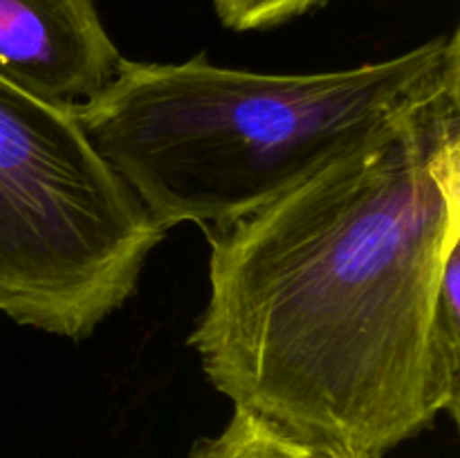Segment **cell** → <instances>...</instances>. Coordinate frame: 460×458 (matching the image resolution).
Masks as SVG:
<instances>
[{
	"label": "cell",
	"mask_w": 460,
	"mask_h": 458,
	"mask_svg": "<svg viewBox=\"0 0 460 458\" xmlns=\"http://www.w3.org/2000/svg\"><path fill=\"white\" fill-rule=\"evenodd\" d=\"M460 76V34L380 63L259 75L196 57L121 58L115 79L72 106L99 155L162 229H218L268 207L395 115Z\"/></svg>",
	"instance_id": "7a4b0ae2"
},
{
	"label": "cell",
	"mask_w": 460,
	"mask_h": 458,
	"mask_svg": "<svg viewBox=\"0 0 460 458\" xmlns=\"http://www.w3.org/2000/svg\"><path fill=\"white\" fill-rule=\"evenodd\" d=\"M205 233L209 301L189 344L234 409L331 458H382L440 411L458 420L434 305L460 247V76Z\"/></svg>",
	"instance_id": "6da1fadb"
},
{
	"label": "cell",
	"mask_w": 460,
	"mask_h": 458,
	"mask_svg": "<svg viewBox=\"0 0 460 458\" xmlns=\"http://www.w3.org/2000/svg\"><path fill=\"white\" fill-rule=\"evenodd\" d=\"M434 323L443 350L460 366V247L449 254L436 292Z\"/></svg>",
	"instance_id": "52a82bcc"
},
{
	"label": "cell",
	"mask_w": 460,
	"mask_h": 458,
	"mask_svg": "<svg viewBox=\"0 0 460 458\" xmlns=\"http://www.w3.org/2000/svg\"><path fill=\"white\" fill-rule=\"evenodd\" d=\"M121 58L94 0H0V79L31 97L85 103Z\"/></svg>",
	"instance_id": "277c9868"
},
{
	"label": "cell",
	"mask_w": 460,
	"mask_h": 458,
	"mask_svg": "<svg viewBox=\"0 0 460 458\" xmlns=\"http://www.w3.org/2000/svg\"><path fill=\"white\" fill-rule=\"evenodd\" d=\"M162 238L72 106L0 79V313L88 337L128 301Z\"/></svg>",
	"instance_id": "3957f363"
},
{
	"label": "cell",
	"mask_w": 460,
	"mask_h": 458,
	"mask_svg": "<svg viewBox=\"0 0 460 458\" xmlns=\"http://www.w3.org/2000/svg\"><path fill=\"white\" fill-rule=\"evenodd\" d=\"M323 3L326 0H214L223 25L236 31L281 25Z\"/></svg>",
	"instance_id": "8992f818"
},
{
	"label": "cell",
	"mask_w": 460,
	"mask_h": 458,
	"mask_svg": "<svg viewBox=\"0 0 460 458\" xmlns=\"http://www.w3.org/2000/svg\"><path fill=\"white\" fill-rule=\"evenodd\" d=\"M191 458H331L319 449L295 443L259 418L234 409L229 425L216 438L193 447Z\"/></svg>",
	"instance_id": "5b68a950"
}]
</instances>
